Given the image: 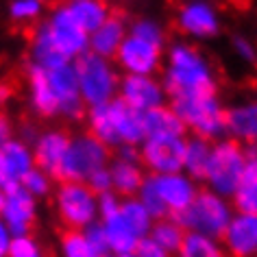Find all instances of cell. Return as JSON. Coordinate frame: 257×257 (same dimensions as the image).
Returning a JSON list of instances; mask_svg holds the SVG:
<instances>
[{
	"mask_svg": "<svg viewBox=\"0 0 257 257\" xmlns=\"http://www.w3.org/2000/svg\"><path fill=\"white\" fill-rule=\"evenodd\" d=\"M162 83L170 100L216 94V72L209 59L188 42H177L168 48Z\"/></svg>",
	"mask_w": 257,
	"mask_h": 257,
	"instance_id": "obj_1",
	"label": "cell"
},
{
	"mask_svg": "<svg viewBox=\"0 0 257 257\" xmlns=\"http://www.w3.org/2000/svg\"><path fill=\"white\" fill-rule=\"evenodd\" d=\"M170 107L177 111L185 131H190L192 136L209 142L227 138V109L222 107L216 94L175 98L170 100Z\"/></svg>",
	"mask_w": 257,
	"mask_h": 257,
	"instance_id": "obj_2",
	"label": "cell"
},
{
	"mask_svg": "<svg viewBox=\"0 0 257 257\" xmlns=\"http://www.w3.org/2000/svg\"><path fill=\"white\" fill-rule=\"evenodd\" d=\"M233 214L235 209L231 205V198H224L205 188V190H198L194 203L188 209L172 218L185 231H194V233H203V235L216 237V240H222Z\"/></svg>",
	"mask_w": 257,
	"mask_h": 257,
	"instance_id": "obj_3",
	"label": "cell"
},
{
	"mask_svg": "<svg viewBox=\"0 0 257 257\" xmlns=\"http://www.w3.org/2000/svg\"><path fill=\"white\" fill-rule=\"evenodd\" d=\"M74 70L85 107L107 105L113 98H118L120 76L109 59H102V57L87 50L85 55L74 59Z\"/></svg>",
	"mask_w": 257,
	"mask_h": 257,
	"instance_id": "obj_4",
	"label": "cell"
},
{
	"mask_svg": "<svg viewBox=\"0 0 257 257\" xmlns=\"http://www.w3.org/2000/svg\"><path fill=\"white\" fill-rule=\"evenodd\" d=\"M246 164V149L229 138L211 142L209 166L205 172V188L224 198H231L237 190L240 177Z\"/></svg>",
	"mask_w": 257,
	"mask_h": 257,
	"instance_id": "obj_5",
	"label": "cell"
},
{
	"mask_svg": "<svg viewBox=\"0 0 257 257\" xmlns=\"http://www.w3.org/2000/svg\"><path fill=\"white\" fill-rule=\"evenodd\" d=\"M109 162H111L109 146H105L100 140H96L92 133H83V136L72 138L57 179L61 183L68 181L85 183L96 170L107 168Z\"/></svg>",
	"mask_w": 257,
	"mask_h": 257,
	"instance_id": "obj_6",
	"label": "cell"
},
{
	"mask_svg": "<svg viewBox=\"0 0 257 257\" xmlns=\"http://www.w3.org/2000/svg\"><path fill=\"white\" fill-rule=\"evenodd\" d=\"M57 209L68 231H83L98 218V196L87 188V183H61L57 192Z\"/></svg>",
	"mask_w": 257,
	"mask_h": 257,
	"instance_id": "obj_7",
	"label": "cell"
},
{
	"mask_svg": "<svg viewBox=\"0 0 257 257\" xmlns=\"http://www.w3.org/2000/svg\"><path fill=\"white\" fill-rule=\"evenodd\" d=\"M185 136H155L140 144V162L149 175L183 172Z\"/></svg>",
	"mask_w": 257,
	"mask_h": 257,
	"instance_id": "obj_8",
	"label": "cell"
},
{
	"mask_svg": "<svg viewBox=\"0 0 257 257\" xmlns=\"http://www.w3.org/2000/svg\"><path fill=\"white\" fill-rule=\"evenodd\" d=\"M115 63L124 70V74L155 76L164 66V46L128 33L115 55Z\"/></svg>",
	"mask_w": 257,
	"mask_h": 257,
	"instance_id": "obj_9",
	"label": "cell"
},
{
	"mask_svg": "<svg viewBox=\"0 0 257 257\" xmlns=\"http://www.w3.org/2000/svg\"><path fill=\"white\" fill-rule=\"evenodd\" d=\"M118 98L124 100L128 107H133L140 113H146L151 109L168 105V92H166L162 79L144 74H124L120 79Z\"/></svg>",
	"mask_w": 257,
	"mask_h": 257,
	"instance_id": "obj_10",
	"label": "cell"
},
{
	"mask_svg": "<svg viewBox=\"0 0 257 257\" xmlns=\"http://www.w3.org/2000/svg\"><path fill=\"white\" fill-rule=\"evenodd\" d=\"M46 27L55 46L59 48V53L68 61L79 59L81 55H85L89 50V35L72 20V16L66 11V7L55 9L50 20L46 22Z\"/></svg>",
	"mask_w": 257,
	"mask_h": 257,
	"instance_id": "obj_11",
	"label": "cell"
},
{
	"mask_svg": "<svg viewBox=\"0 0 257 257\" xmlns=\"http://www.w3.org/2000/svg\"><path fill=\"white\" fill-rule=\"evenodd\" d=\"M46 72H48L50 87H53L57 102H59V113H63L70 120L83 118V115H85V102L81 98L74 61H68L59 68L46 70Z\"/></svg>",
	"mask_w": 257,
	"mask_h": 257,
	"instance_id": "obj_12",
	"label": "cell"
},
{
	"mask_svg": "<svg viewBox=\"0 0 257 257\" xmlns=\"http://www.w3.org/2000/svg\"><path fill=\"white\" fill-rule=\"evenodd\" d=\"M153 183L159 198H162L168 216H179L194 203L198 194V183L194 179H190L185 172H172V175H151Z\"/></svg>",
	"mask_w": 257,
	"mask_h": 257,
	"instance_id": "obj_13",
	"label": "cell"
},
{
	"mask_svg": "<svg viewBox=\"0 0 257 257\" xmlns=\"http://www.w3.org/2000/svg\"><path fill=\"white\" fill-rule=\"evenodd\" d=\"M177 24L181 29V33H185L192 40H211L218 35L220 31V18L218 11L211 7L207 0H190L179 9Z\"/></svg>",
	"mask_w": 257,
	"mask_h": 257,
	"instance_id": "obj_14",
	"label": "cell"
},
{
	"mask_svg": "<svg viewBox=\"0 0 257 257\" xmlns=\"http://www.w3.org/2000/svg\"><path fill=\"white\" fill-rule=\"evenodd\" d=\"M109 109V120H111V131L115 140V149L118 146H140L146 140L144 133V118L142 113L128 107L124 100L113 98L107 102Z\"/></svg>",
	"mask_w": 257,
	"mask_h": 257,
	"instance_id": "obj_15",
	"label": "cell"
},
{
	"mask_svg": "<svg viewBox=\"0 0 257 257\" xmlns=\"http://www.w3.org/2000/svg\"><path fill=\"white\" fill-rule=\"evenodd\" d=\"M220 242L229 257H257V214L235 211Z\"/></svg>",
	"mask_w": 257,
	"mask_h": 257,
	"instance_id": "obj_16",
	"label": "cell"
},
{
	"mask_svg": "<svg viewBox=\"0 0 257 257\" xmlns=\"http://www.w3.org/2000/svg\"><path fill=\"white\" fill-rule=\"evenodd\" d=\"M70 142H72V138L66 131H59V128L44 131L42 136H37L35 146H33L35 166L46 172L48 177L57 179L63 159H66V153L70 149Z\"/></svg>",
	"mask_w": 257,
	"mask_h": 257,
	"instance_id": "obj_17",
	"label": "cell"
},
{
	"mask_svg": "<svg viewBox=\"0 0 257 257\" xmlns=\"http://www.w3.org/2000/svg\"><path fill=\"white\" fill-rule=\"evenodd\" d=\"M0 214H3V220L9 227V231L16 233V237L27 235L31 222L35 218V196H31L22 185H18V188L7 192L5 207Z\"/></svg>",
	"mask_w": 257,
	"mask_h": 257,
	"instance_id": "obj_18",
	"label": "cell"
},
{
	"mask_svg": "<svg viewBox=\"0 0 257 257\" xmlns=\"http://www.w3.org/2000/svg\"><path fill=\"white\" fill-rule=\"evenodd\" d=\"M227 138L244 149L257 146V100L227 109Z\"/></svg>",
	"mask_w": 257,
	"mask_h": 257,
	"instance_id": "obj_19",
	"label": "cell"
},
{
	"mask_svg": "<svg viewBox=\"0 0 257 257\" xmlns=\"http://www.w3.org/2000/svg\"><path fill=\"white\" fill-rule=\"evenodd\" d=\"M128 29L122 18L109 16L105 24H100L98 29L89 35V53L102 57V59H115L122 42L126 40Z\"/></svg>",
	"mask_w": 257,
	"mask_h": 257,
	"instance_id": "obj_20",
	"label": "cell"
},
{
	"mask_svg": "<svg viewBox=\"0 0 257 257\" xmlns=\"http://www.w3.org/2000/svg\"><path fill=\"white\" fill-rule=\"evenodd\" d=\"M109 172H111V185L113 192L120 198H133L138 196L142 183L146 181V170L140 162H124V159L113 157L109 162Z\"/></svg>",
	"mask_w": 257,
	"mask_h": 257,
	"instance_id": "obj_21",
	"label": "cell"
},
{
	"mask_svg": "<svg viewBox=\"0 0 257 257\" xmlns=\"http://www.w3.org/2000/svg\"><path fill=\"white\" fill-rule=\"evenodd\" d=\"M235 211L257 214V149H246V164L237 183V190L231 196Z\"/></svg>",
	"mask_w": 257,
	"mask_h": 257,
	"instance_id": "obj_22",
	"label": "cell"
},
{
	"mask_svg": "<svg viewBox=\"0 0 257 257\" xmlns=\"http://www.w3.org/2000/svg\"><path fill=\"white\" fill-rule=\"evenodd\" d=\"M29 94H31V105L40 115L50 118V115L59 113V102L50 87L48 72L40 66H29Z\"/></svg>",
	"mask_w": 257,
	"mask_h": 257,
	"instance_id": "obj_23",
	"label": "cell"
},
{
	"mask_svg": "<svg viewBox=\"0 0 257 257\" xmlns=\"http://www.w3.org/2000/svg\"><path fill=\"white\" fill-rule=\"evenodd\" d=\"M63 7L87 35H92L109 18V9L102 0H68Z\"/></svg>",
	"mask_w": 257,
	"mask_h": 257,
	"instance_id": "obj_24",
	"label": "cell"
},
{
	"mask_svg": "<svg viewBox=\"0 0 257 257\" xmlns=\"http://www.w3.org/2000/svg\"><path fill=\"white\" fill-rule=\"evenodd\" d=\"M144 118V133L146 138L155 136H185V126L177 111L170 105L151 109V111L142 113Z\"/></svg>",
	"mask_w": 257,
	"mask_h": 257,
	"instance_id": "obj_25",
	"label": "cell"
},
{
	"mask_svg": "<svg viewBox=\"0 0 257 257\" xmlns=\"http://www.w3.org/2000/svg\"><path fill=\"white\" fill-rule=\"evenodd\" d=\"M102 229L107 235L109 244V253L111 255H126V253H136V246L140 242V237L133 233V229L124 222V218L120 216V211L107 220H100Z\"/></svg>",
	"mask_w": 257,
	"mask_h": 257,
	"instance_id": "obj_26",
	"label": "cell"
},
{
	"mask_svg": "<svg viewBox=\"0 0 257 257\" xmlns=\"http://www.w3.org/2000/svg\"><path fill=\"white\" fill-rule=\"evenodd\" d=\"M211 155V142L196 136L185 138V155H183V172L196 183L205 181V172L209 166Z\"/></svg>",
	"mask_w": 257,
	"mask_h": 257,
	"instance_id": "obj_27",
	"label": "cell"
},
{
	"mask_svg": "<svg viewBox=\"0 0 257 257\" xmlns=\"http://www.w3.org/2000/svg\"><path fill=\"white\" fill-rule=\"evenodd\" d=\"M31 59H33L31 61L33 66H40L44 70H53V68H59L63 63H68V59L55 46L46 24H42L33 35V42H31Z\"/></svg>",
	"mask_w": 257,
	"mask_h": 257,
	"instance_id": "obj_28",
	"label": "cell"
},
{
	"mask_svg": "<svg viewBox=\"0 0 257 257\" xmlns=\"http://www.w3.org/2000/svg\"><path fill=\"white\" fill-rule=\"evenodd\" d=\"M5 155V162H7V168L11 172L16 183L22 181V177L27 175L31 168H35V159H33V151L29 149L20 140H7L3 146H0Z\"/></svg>",
	"mask_w": 257,
	"mask_h": 257,
	"instance_id": "obj_29",
	"label": "cell"
},
{
	"mask_svg": "<svg viewBox=\"0 0 257 257\" xmlns=\"http://www.w3.org/2000/svg\"><path fill=\"white\" fill-rule=\"evenodd\" d=\"M175 257H229V253L222 246V242L216 237L188 231Z\"/></svg>",
	"mask_w": 257,
	"mask_h": 257,
	"instance_id": "obj_30",
	"label": "cell"
},
{
	"mask_svg": "<svg viewBox=\"0 0 257 257\" xmlns=\"http://www.w3.org/2000/svg\"><path fill=\"white\" fill-rule=\"evenodd\" d=\"M120 216L124 218V222L133 229V233H136L140 240L149 235L151 229H153V224H155V218H153V216L149 214V209H146L144 205L140 203L138 196H133V198H122Z\"/></svg>",
	"mask_w": 257,
	"mask_h": 257,
	"instance_id": "obj_31",
	"label": "cell"
},
{
	"mask_svg": "<svg viewBox=\"0 0 257 257\" xmlns=\"http://www.w3.org/2000/svg\"><path fill=\"white\" fill-rule=\"evenodd\" d=\"M185 233H188V231H185L175 218H162V220H155L149 235L162 248L168 250L170 255H177V250L181 248V244H183Z\"/></svg>",
	"mask_w": 257,
	"mask_h": 257,
	"instance_id": "obj_32",
	"label": "cell"
},
{
	"mask_svg": "<svg viewBox=\"0 0 257 257\" xmlns=\"http://www.w3.org/2000/svg\"><path fill=\"white\" fill-rule=\"evenodd\" d=\"M61 242H63V253H66V257H102L96 253L94 246L87 242L83 231H66Z\"/></svg>",
	"mask_w": 257,
	"mask_h": 257,
	"instance_id": "obj_33",
	"label": "cell"
},
{
	"mask_svg": "<svg viewBox=\"0 0 257 257\" xmlns=\"http://www.w3.org/2000/svg\"><path fill=\"white\" fill-rule=\"evenodd\" d=\"M20 185L31 196H44V194H48V190H50V177L35 166V168H31L27 175L22 177Z\"/></svg>",
	"mask_w": 257,
	"mask_h": 257,
	"instance_id": "obj_34",
	"label": "cell"
},
{
	"mask_svg": "<svg viewBox=\"0 0 257 257\" xmlns=\"http://www.w3.org/2000/svg\"><path fill=\"white\" fill-rule=\"evenodd\" d=\"M128 33L142 37V40H146V42H153V44H159V46H164V29L159 27L155 20H149V18L133 22L131 29H128Z\"/></svg>",
	"mask_w": 257,
	"mask_h": 257,
	"instance_id": "obj_35",
	"label": "cell"
},
{
	"mask_svg": "<svg viewBox=\"0 0 257 257\" xmlns=\"http://www.w3.org/2000/svg\"><path fill=\"white\" fill-rule=\"evenodd\" d=\"M9 14L18 22H31L37 20L42 14V3L40 0H14L9 7Z\"/></svg>",
	"mask_w": 257,
	"mask_h": 257,
	"instance_id": "obj_36",
	"label": "cell"
},
{
	"mask_svg": "<svg viewBox=\"0 0 257 257\" xmlns=\"http://www.w3.org/2000/svg\"><path fill=\"white\" fill-rule=\"evenodd\" d=\"M231 50H233V55L244 63H255L257 61L255 44L250 42L248 37H244V35H235L233 40H231Z\"/></svg>",
	"mask_w": 257,
	"mask_h": 257,
	"instance_id": "obj_37",
	"label": "cell"
},
{
	"mask_svg": "<svg viewBox=\"0 0 257 257\" xmlns=\"http://www.w3.org/2000/svg\"><path fill=\"white\" fill-rule=\"evenodd\" d=\"M83 233H85L87 237V242L94 246V250L98 255L102 257H107L109 255V244H107V235H105V229H102V224L100 222H94V224H89L87 229H83Z\"/></svg>",
	"mask_w": 257,
	"mask_h": 257,
	"instance_id": "obj_38",
	"label": "cell"
},
{
	"mask_svg": "<svg viewBox=\"0 0 257 257\" xmlns=\"http://www.w3.org/2000/svg\"><path fill=\"white\" fill-rule=\"evenodd\" d=\"M9 257H42L40 255V248L37 244L31 240L27 235H20V237H14L11 240V246H9Z\"/></svg>",
	"mask_w": 257,
	"mask_h": 257,
	"instance_id": "obj_39",
	"label": "cell"
},
{
	"mask_svg": "<svg viewBox=\"0 0 257 257\" xmlns=\"http://www.w3.org/2000/svg\"><path fill=\"white\" fill-rule=\"evenodd\" d=\"M85 183H87V188L92 190L96 196L107 194V192H113V185H111V172H109V166H107V168L96 170Z\"/></svg>",
	"mask_w": 257,
	"mask_h": 257,
	"instance_id": "obj_40",
	"label": "cell"
},
{
	"mask_svg": "<svg viewBox=\"0 0 257 257\" xmlns=\"http://www.w3.org/2000/svg\"><path fill=\"white\" fill-rule=\"evenodd\" d=\"M120 205H122V198L115 194V192L100 194L98 196V216H100V220H107V218L115 216L120 211Z\"/></svg>",
	"mask_w": 257,
	"mask_h": 257,
	"instance_id": "obj_41",
	"label": "cell"
},
{
	"mask_svg": "<svg viewBox=\"0 0 257 257\" xmlns=\"http://www.w3.org/2000/svg\"><path fill=\"white\" fill-rule=\"evenodd\" d=\"M136 255L138 257H175V255H170L166 248L159 246V244L153 240L151 235H146V237H142V240L138 242Z\"/></svg>",
	"mask_w": 257,
	"mask_h": 257,
	"instance_id": "obj_42",
	"label": "cell"
},
{
	"mask_svg": "<svg viewBox=\"0 0 257 257\" xmlns=\"http://www.w3.org/2000/svg\"><path fill=\"white\" fill-rule=\"evenodd\" d=\"M18 185L20 183L14 181V177H11V172L7 168V162H5V155H3V151H0V188H3L5 192H9V190L18 188Z\"/></svg>",
	"mask_w": 257,
	"mask_h": 257,
	"instance_id": "obj_43",
	"label": "cell"
},
{
	"mask_svg": "<svg viewBox=\"0 0 257 257\" xmlns=\"http://www.w3.org/2000/svg\"><path fill=\"white\" fill-rule=\"evenodd\" d=\"M115 157L124 159V162H140V146H126V144L118 146V149H115Z\"/></svg>",
	"mask_w": 257,
	"mask_h": 257,
	"instance_id": "obj_44",
	"label": "cell"
},
{
	"mask_svg": "<svg viewBox=\"0 0 257 257\" xmlns=\"http://www.w3.org/2000/svg\"><path fill=\"white\" fill-rule=\"evenodd\" d=\"M9 246H11V231L5 224L3 218H0V257H5L9 253Z\"/></svg>",
	"mask_w": 257,
	"mask_h": 257,
	"instance_id": "obj_45",
	"label": "cell"
},
{
	"mask_svg": "<svg viewBox=\"0 0 257 257\" xmlns=\"http://www.w3.org/2000/svg\"><path fill=\"white\" fill-rule=\"evenodd\" d=\"M7 140H11V126L5 115H0V146H3Z\"/></svg>",
	"mask_w": 257,
	"mask_h": 257,
	"instance_id": "obj_46",
	"label": "cell"
},
{
	"mask_svg": "<svg viewBox=\"0 0 257 257\" xmlns=\"http://www.w3.org/2000/svg\"><path fill=\"white\" fill-rule=\"evenodd\" d=\"M11 96V87L5 85V83H0V102H7Z\"/></svg>",
	"mask_w": 257,
	"mask_h": 257,
	"instance_id": "obj_47",
	"label": "cell"
},
{
	"mask_svg": "<svg viewBox=\"0 0 257 257\" xmlns=\"http://www.w3.org/2000/svg\"><path fill=\"white\" fill-rule=\"evenodd\" d=\"M5 196H7V192L0 188V211H3V207H5Z\"/></svg>",
	"mask_w": 257,
	"mask_h": 257,
	"instance_id": "obj_48",
	"label": "cell"
},
{
	"mask_svg": "<svg viewBox=\"0 0 257 257\" xmlns=\"http://www.w3.org/2000/svg\"><path fill=\"white\" fill-rule=\"evenodd\" d=\"M107 257H138L136 253H126V255H107Z\"/></svg>",
	"mask_w": 257,
	"mask_h": 257,
	"instance_id": "obj_49",
	"label": "cell"
},
{
	"mask_svg": "<svg viewBox=\"0 0 257 257\" xmlns=\"http://www.w3.org/2000/svg\"><path fill=\"white\" fill-rule=\"evenodd\" d=\"M40 3H44V0H40Z\"/></svg>",
	"mask_w": 257,
	"mask_h": 257,
	"instance_id": "obj_50",
	"label": "cell"
}]
</instances>
